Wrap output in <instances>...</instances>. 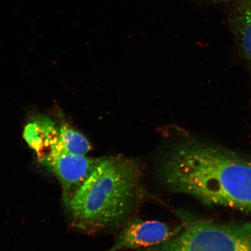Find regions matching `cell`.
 <instances>
[{"instance_id":"obj_1","label":"cell","mask_w":251,"mask_h":251,"mask_svg":"<svg viewBox=\"0 0 251 251\" xmlns=\"http://www.w3.org/2000/svg\"><path fill=\"white\" fill-rule=\"evenodd\" d=\"M159 174L174 192L251 214V160L190 140L168 151Z\"/></svg>"},{"instance_id":"obj_2","label":"cell","mask_w":251,"mask_h":251,"mask_svg":"<svg viewBox=\"0 0 251 251\" xmlns=\"http://www.w3.org/2000/svg\"><path fill=\"white\" fill-rule=\"evenodd\" d=\"M141 181V168L135 160L102 158L68 209L72 225L89 233L119 226L139 202Z\"/></svg>"},{"instance_id":"obj_3","label":"cell","mask_w":251,"mask_h":251,"mask_svg":"<svg viewBox=\"0 0 251 251\" xmlns=\"http://www.w3.org/2000/svg\"><path fill=\"white\" fill-rule=\"evenodd\" d=\"M146 251H251V224L191 222L170 239Z\"/></svg>"},{"instance_id":"obj_4","label":"cell","mask_w":251,"mask_h":251,"mask_svg":"<svg viewBox=\"0 0 251 251\" xmlns=\"http://www.w3.org/2000/svg\"><path fill=\"white\" fill-rule=\"evenodd\" d=\"M102 158H89L64 152L45 165L60 181L63 200L70 208L75 195L89 177Z\"/></svg>"},{"instance_id":"obj_5","label":"cell","mask_w":251,"mask_h":251,"mask_svg":"<svg viewBox=\"0 0 251 251\" xmlns=\"http://www.w3.org/2000/svg\"><path fill=\"white\" fill-rule=\"evenodd\" d=\"M182 227L181 226L174 228L159 221L136 220L122 229L117 240L108 251H121L155 246L175 236Z\"/></svg>"},{"instance_id":"obj_6","label":"cell","mask_w":251,"mask_h":251,"mask_svg":"<svg viewBox=\"0 0 251 251\" xmlns=\"http://www.w3.org/2000/svg\"><path fill=\"white\" fill-rule=\"evenodd\" d=\"M24 137L43 165L67 152L61 143L59 128L48 118L38 117L28 124L25 128Z\"/></svg>"},{"instance_id":"obj_7","label":"cell","mask_w":251,"mask_h":251,"mask_svg":"<svg viewBox=\"0 0 251 251\" xmlns=\"http://www.w3.org/2000/svg\"><path fill=\"white\" fill-rule=\"evenodd\" d=\"M231 24L238 48L251 68V0L237 2Z\"/></svg>"},{"instance_id":"obj_8","label":"cell","mask_w":251,"mask_h":251,"mask_svg":"<svg viewBox=\"0 0 251 251\" xmlns=\"http://www.w3.org/2000/svg\"><path fill=\"white\" fill-rule=\"evenodd\" d=\"M59 135L66 152L77 155H85L92 147L89 141L82 134L66 124L59 128Z\"/></svg>"},{"instance_id":"obj_9","label":"cell","mask_w":251,"mask_h":251,"mask_svg":"<svg viewBox=\"0 0 251 251\" xmlns=\"http://www.w3.org/2000/svg\"><path fill=\"white\" fill-rule=\"evenodd\" d=\"M191 1V0H190ZM203 1L212 2H239L242 1V0H203Z\"/></svg>"}]
</instances>
